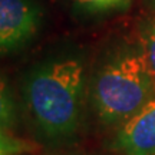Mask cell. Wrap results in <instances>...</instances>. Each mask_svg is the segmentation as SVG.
Returning a JSON list of instances; mask_svg holds the SVG:
<instances>
[{"label":"cell","mask_w":155,"mask_h":155,"mask_svg":"<svg viewBox=\"0 0 155 155\" xmlns=\"http://www.w3.org/2000/svg\"><path fill=\"white\" fill-rule=\"evenodd\" d=\"M85 73L76 59H62L36 69L25 85V101L30 115L45 135H72L82 115Z\"/></svg>","instance_id":"cell-1"},{"label":"cell","mask_w":155,"mask_h":155,"mask_svg":"<svg viewBox=\"0 0 155 155\" xmlns=\"http://www.w3.org/2000/svg\"><path fill=\"white\" fill-rule=\"evenodd\" d=\"M155 98V79L139 52L116 56L96 75L94 104L101 121H127Z\"/></svg>","instance_id":"cell-2"},{"label":"cell","mask_w":155,"mask_h":155,"mask_svg":"<svg viewBox=\"0 0 155 155\" xmlns=\"http://www.w3.org/2000/svg\"><path fill=\"white\" fill-rule=\"evenodd\" d=\"M114 148L125 155H155V98L124 122Z\"/></svg>","instance_id":"cell-4"},{"label":"cell","mask_w":155,"mask_h":155,"mask_svg":"<svg viewBox=\"0 0 155 155\" xmlns=\"http://www.w3.org/2000/svg\"><path fill=\"white\" fill-rule=\"evenodd\" d=\"M40 26L33 0H0V56L22 49Z\"/></svg>","instance_id":"cell-3"},{"label":"cell","mask_w":155,"mask_h":155,"mask_svg":"<svg viewBox=\"0 0 155 155\" xmlns=\"http://www.w3.org/2000/svg\"><path fill=\"white\" fill-rule=\"evenodd\" d=\"M15 104L5 78L0 75V129H9L15 124Z\"/></svg>","instance_id":"cell-6"},{"label":"cell","mask_w":155,"mask_h":155,"mask_svg":"<svg viewBox=\"0 0 155 155\" xmlns=\"http://www.w3.org/2000/svg\"><path fill=\"white\" fill-rule=\"evenodd\" d=\"M79 3L88 9H108L127 2V0H78Z\"/></svg>","instance_id":"cell-8"},{"label":"cell","mask_w":155,"mask_h":155,"mask_svg":"<svg viewBox=\"0 0 155 155\" xmlns=\"http://www.w3.org/2000/svg\"><path fill=\"white\" fill-rule=\"evenodd\" d=\"M33 148V145L22 139L9 137L0 129V155H20Z\"/></svg>","instance_id":"cell-7"},{"label":"cell","mask_w":155,"mask_h":155,"mask_svg":"<svg viewBox=\"0 0 155 155\" xmlns=\"http://www.w3.org/2000/svg\"><path fill=\"white\" fill-rule=\"evenodd\" d=\"M154 3H155V0H154Z\"/></svg>","instance_id":"cell-9"},{"label":"cell","mask_w":155,"mask_h":155,"mask_svg":"<svg viewBox=\"0 0 155 155\" xmlns=\"http://www.w3.org/2000/svg\"><path fill=\"white\" fill-rule=\"evenodd\" d=\"M141 53L155 79V17H151L142 25L139 33Z\"/></svg>","instance_id":"cell-5"}]
</instances>
